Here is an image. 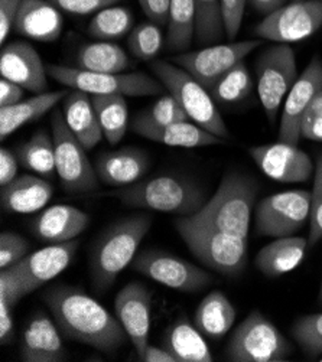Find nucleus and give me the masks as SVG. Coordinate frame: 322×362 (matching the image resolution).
<instances>
[{"mask_svg": "<svg viewBox=\"0 0 322 362\" xmlns=\"http://www.w3.org/2000/svg\"><path fill=\"white\" fill-rule=\"evenodd\" d=\"M44 300L61 334L104 354H113L127 341L122 323L83 288L59 284L48 288Z\"/></svg>", "mask_w": 322, "mask_h": 362, "instance_id": "obj_1", "label": "nucleus"}, {"mask_svg": "<svg viewBox=\"0 0 322 362\" xmlns=\"http://www.w3.org/2000/svg\"><path fill=\"white\" fill-rule=\"evenodd\" d=\"M151 226V215L137 214L109 226L97 237L90 252V274L98 293L109 291L119 274L134 260Z\"/></svg>", "mask_w": 322, "mask_h": 362, "instance_id": "obj_2", "label": "nucleus"}, {"mask_svg": "<svg viewBox=\"0 0 322 362\" xmlns=\"http://www.w3.org/2000/svg\"><path fill=\"white\" fill-rule=\"evenodd\" d=\"M105 195L117 198L129 208L159 211L178 216L195 215L207 202L205 192L198 184L178 175L155 176Z\"/></svg>", "mask_w": 322, "mask_h": 362, "instance_id": "obj_3", "label": "nucleus"}, {"mask_svg": "<svg viewBox=\"0 0 322 362\" xmlns=\"http://www.w3.org/2000/svg\"><path fill=\"white\" fill-rule=\"evenodd\" d=\"M258 189L252 177L230 172L223 177L217 192L191 216L211 228L247 238Z\"/></svg>", "mask_w": 322, "mask_h": 362, "instance_id": "obj_4", "label": "nucleus"}, {"mask_svg": "<svg viewBox=\"0 0 322 362\" xmlns=\"http://www.w3.org/2000/svg\"><path fill=\"white\" fill-rule=\"evenodd\" d=\"M175 228L192 255L208 269L236 277L247 266V238L198 223L192 216H178Z\"/></svg>", "mask_w": 322, "mask_h": 362, "instance_id": "obj_5", "label": "nucleus"}, {"mask_svg": "<svg viewBox=\"0 0 322 362\" xmlns=\"http://www.w3.org/2000/svg\"><path fill=\"white\" fill-rule=\"evenodd\" d=\"M156 80L180 103L188 119L204 130L222 139L229 137V129L219 112L209 91L191 74L173 62L156 59L151 64Z\"/></svg>", "mask_w": 322, "mask_h": 362, "instance_id": "obj_6", "label": "nucleus"}, {"mask_svg": "<svg viewBox=\"0 0 322 362\" xmlns=\"http://www.w3.org/2000/svg\"><path fill=\"white\" fill-rule=\"evenodd\" d=\"M291 342L263 313L253 310L233 332L226 356L234 362H282L292 354Z\"/></svg>", "mask_w": 322, "mask_h": 362, "instance_id": "obj_7", "label": "nucleus"}, {"mask_svg": "<svg viewBox=\"0 0 322 362\" xmlns=\"http://www.w3.org/2000/svg\"><path fill=\"white\" fill-rule=\"evenodd\" d=\"M47 71L59 84L84 91L90 95L119 94L125 97H145L163 94L166 91L159 80L143 74V72L100 74V72H90L62 65H50Z\"/></svg>", "mask_w": 322, "mask_h": 362, "instance_id": "obj_8", "label": "nucleus"}, {"mask_svg": "<svg viewBox=\"0 0 322 362\" xmlns=\"http://www.w3.org/2000/svg\"><path fill=\"white\" fill-rule=\"evenodd\" d=\"M52 140L55 148L57 175L68 194H87L98 188L100 179L87 149L69 130L62 112L55 110L51 117Z\"/></svg>", "mask_w": 322, "mask_h": 362, "instance_id": "obj_9", "label": "nucleus"}, {"mask_svg": "<svg viewBox=\"0 0 322 362\" xmlns=\"http://www.w3.org/2000/svg\"><path fill=\"white\" fill-rule=\"evenodd\" d=\"M258 94L268 119L273 123L282 103L298 80L295 52L288 44L268 48L258 59Z\"/></svg>", "mask_w": 322, "mask_h": 362, "instance_id": "obj_10", "label": "nucleus"}, {"mask_svg": "<svg viewBox=\"0 0 322 362\" xmlns=\"http://www.w3.org/2000/svg\"><path fill=\"white\" fill-rule=\"evenodd\" d=\"M132 267L148 279L184 293L201 292L214 281L212 276L201 267L159 250L136 255Z\"/></svg>", "mask_w": 322, "mask_h": 362, "instance_id": "obj_11", "label": "nucleus"}, {"mask_svg": "<svg viewBox=\"0 0 322 362\" xmlns=\"http://www.w3.org/2000/svg\"><path fill=\"white\" fill-rule=\"evenodd\" d=\"M322 26V0L286 4L266 15L255 28L259 40L291 44L309 38Z\"/></svg>", "mask_w": 322, "mask_h": 362, "instance_id": "obj_12", "label": "nucleus"}, {"mask_svg": "<svg viewBox=\"0 0 322 362\" xmlns=\"http://www.w3.org/2000/svg\"><path fill=\"white\" fill-rule=\"evenodd\" d=\"M311 192L288 191L263 198L256 208V231L266 237H291L309 220Z\"/></svg>", "mask_w": 322, "mask_h": 362, "instance_id": "obj_13", "label": "nucleus"}, {"mask_svg": "<svg viewBox=\"0 0 322 362\" xmlns=\"http://www.w3.org/2000/svg\"><path fill=\"white\" fill-rule=\"evenodd\" d=\"M260 45L262 40L211 45L198 51L176 55L172 58V62L184 68L202 87L209 90L226 72L243 62L250 52Z\"/></svg>", "mask_w": 322, "mask_h": 362, "instance_id": "obj_14", "label": "nucleus"}, {"mask_svg": "<svg viewBox=\"0 0 322 362\" xmlns=\"http://www.w3.org/2000/svg\"><path fill=\"white\" fill-rule=\"evenodd\" d=\"M248 153L266 176L282 184L306 182L315 173L311 158L298 144L277 141L255 146Z\"/></svg>", "mask_w": 322, "mask_h": 362, "instance_id": "obj_15", "label": "nucleus"}, {"mask_svg": "<svg viewBox=\"0 0 322 362\" xmlns=\"http://www.w3.org/2000/svg\"><path fill=\"white\" fill-rule=\"evenodd\" d=\"M322 91V58L315 55L298 77L282 107L279 141L298 144L301 137V120L315 95Z\"/></svg>", "mask_w": 322, "mask_h": 362, "instance_id": "obj_16", "label": "nucleus"}, {"mask_svg": "<svg viewBox=\"0 0 322 362\" xmlns=\"http://www.w3.org/2000/svg\"><path fill=\"white\" fill-rule=\"evenodd\" d=\"M115 312L133 344L137 359H140L149 345L152 313V296L149 291L137 281L126 284L116 296Z\"/></svg>", "mask_w": 322, "mask_h": 362, "instance_id": "obj_17", "label": "nucleus"}, {"mask_svg": "<svg viewBox=\"0 0 322 362\" xmlns=\"http://www.w3.org/2000/svg\"><path fill=\"white\" fill-rule=\"evenodd\" d=\"M80 247V241L71 240L59 244H50L38 251L32 252L11 269L21 276L32 292L37 291L42 284L55 279L73 262Z\"/></svg>", "mask_w": 322, "mask_h": 362, "instance_id": "obj_18", "label": "nucleus"}, {"mask_svg": "<svg viewBox=\"0 0 322 362\" xmlns=\"http://www.w3.org/2000/svg\"><path fill=\"white\" fill-rule=\"evenodd\" d=\"M0 74L2 78L13 81L35 94L45 93L48 88V71L32 45L16 41L4 45L0 52Z\"/></svg>", "mask_w": 322, "mask_h": 362, "instance_id": "obj_19", "label": "nucleus"}, {"mask_svg": "<svg viewBox=\"0 0 322 362\" xmlns=\"http://www.w3.org/2000/svg\"><path fill=\"white\" fill-rule=\"evenodd\" d=\"M61 331L47 315H35L26 325L21 342L25 362H61L67 359Z\"/></svg>", "mask_w": 322, "mask_h": 362, "instance_id": "obj_20", "label": "nucleus"}, {"mask_svg": "<svg viewBox=\"0 0 322 362\" xmlns=\"http://www.w3.org/2000/svg\"><path fill=\"white\" fill-rule=\"evenodd\" d=\"M100 182L123 188L133 185L149 169V156L137 148H122L100 155L94 163Z\"/></svg>", "mask_w": 322, "mask_h": 362, "instance_id": "obj_21", "label": "nucleus"}, {"mask_svg": "<svg viewBox=\"0 0 322 362\" xmlns=\"http://www.w3.org/2000/svg\"><path fill=\"white\" fill-rule=\"evenodd\" d=\"M90 223V216L80 208L54 205L44 209L33 220L32 230L41 241L59 244L76 240Z\"/></svg>", "mask_w": 322, "mask_h": 362, "instance_id": "obj_22", "label": "nucleus"}, {"mask_svg": "<svg viewBox=\"0 0 322 362\" xmlns=\"http://www.w3.org/2000/svg\"><path fill=\"white\" fill-rule=\"evenodd\" d=\"M62 15L48 0H22L15 32L38 42H54L62 32Z\"/></svg>", "mask_w": 322, "mask_h": 362, "instance_id": "obj_23", "label": "nucleus"}, {"mask_svg": "<svg viewBox=\"0 0 322 362\" xmlns=\"http://www.w3.org/2000/svg\"><path fill=\"white\" fill-rule=\"evenodd\" d=\"M134 133L172 148H202L224 143V139L204 130L192 122H178L165 126H155L133 120Z\"/></svg>", "mask_w": 322, "mask_h": 362, "instance_id": "obj_24", "label": "nucleus"}, {"mask_svg": "<svg viewBox=\"0 0 322 362\" xmlns=\"http://www.w3.org/2000/svg\"><path fill=\"white\" fill-rule=\"evenodd\" d=\"M54 188L45 179L33 175H18L0 189V202L6 212L33 214L42 209L52 198Z\"/></svg>", "mask_w": 322, "mask_h": 362, "instance_id": "obj_25", "label": "nucleus"}, {"mask_svg": "<svg viewBox=\"0 0 322 362\" xmlns=\"http://www.w3.org/2000/svg\"><path fill=\"white\" fill-rule=\"evenodd\" d=\"M62 116L67 126L87 151L94 149L104 137L100 127L91 97L80 90H74L62 100Z\"/></svg>", "mask_w": 322, "mask_h": 362, "instance_id": "obj_26", "label": "nucleus"}, {"mask_svg": "<svg viewBox=\"0 0 322 362\" xmlns=\"http://www.w3.org/2000/svg\"><path fill=\"white\" fill-rule=\"evenodd\" d=\"M308 245V240L302 237L276 238L258 252L256 266L270 279L280 277L295 270L302 263Z\"/></svg>", "mask_w": 322, "mask_h": 362, "instance_id": "obj_27", "label": "nucleus"}, {"mask_svg": "<svg viewBox=\"0 0 322 362\" xmlns=\"http://www.w3.org/2000/svg\"><path fill=\"white\" fill-rule=\"evenodd\" d=\"M163 346L178 362H211L212 354L201 331L187 317L175 320L163 337Z\"/></svg>", "mask_w": 322, "mask_h": 362, "instance_id": "obj_28", "label": "nucleus"}, {"mask_svg": "<svg viewBox=\"0 0 322 362\" xmlns=\"http://www.w3.org/2000/svg\"><path fill=\"white\" fill-rule=\"evenodd\" d=\"M67 94L65 90L41 93L29 100H22L15 105L0 108V139L5 140L26 123L42 117L62 101Z\"/></svg>", "mask_w": 322, "mask_h": 362, "instance_id": "obj_29", "label": "nucleus"}, {"mask_svg": "<svg viewBox=\"0 0 322 362\" xmlns=\"http://www.w3.org/2000/svg\"><path fill=\"white\" fill-rule=\"evenodd\" d=\"M236 309L219 291L208 293L195 310V327L209 338L224 337L234 325Z\"/></svg>", "mask_w": 322, "mask_h": 362, "instance_id": "obj_30", "label": "nucleus"}, {"mask_svg": "<svg viewBox=\"0 0 322 362\" xmlns=\"http://www.w3.org/2000/svg\"><path fill=\"white\" fill-rule=\"evenodd\" d=\"M76 68L100 74H120L130 65L126 52L116 44L101 41L84 45L76 57Z\"/></svg>", "mask_w": 322, "mask_h": 362, "instance_id": "obj_31", "label": "nucleus"}, {"mask_svg": "<svg viewBox=\"0 0 322 362\" xmlns=\"http://www.w3.org/2000/svg\"><path fill=\"white\" fill-rule=\"evenodd\" d=\"M94 110L105 140L117 144L129 126V108L125 95H91Z\"/></svg>", "mask_w": 322, "mask_h": 362, "instance_id": "obj_32", "label": "nucleus"}, {"mask_svg": "<svg viewBox=\"0 0 322 362\" xmlns=\"http://www.w3.org/2000/svg\"><path fill=\"white\" fill-rule=\"evenodd\" d=\"M16 156L23 168L44 177H52L57 172L54 140L47 130L35 133L16 149Z\"/></svg>", "mask_w": 322, "mask_h": 362, "instance_id": "obj_33", "label": "nucleus"}, {"mask_svg": "<svg viewBox=\"0 0 322 362\" xmlns=\"http://www.w3.org/2000/svg\"><path fill=\"white\" fill-rule=\"evenodd\" d=\"M195 36L194 0H171L166 48L169 51H185Z\"/></svg>", "mask_w": 322, "mask_h": 362, "instance_id": "obj_34", "label": "nucleus"}, {"mask_svg": "<svg viewBox=\"0 0 322 362\" xmlns=\"http://www.w3.org/2000/svg\"><path fill=\"white\" fill-rule=\"evenodd\" d=\"M195 6V40L200 45L219 42L224 29L222 0H194Z\"/></svg>", "mask_w": 322, "mask_h": 362, "instance_id": "obj_35", "label": "nucleus"}, {"mask_svg": "<svg viewBox=\"0 0 322 362\" xmlns=\"http://www.w3.org/2000/svg\"><path fill=\"white\" fill-rule=\"evenodd\" d=\"M253 90V80L244 62L237 64L214 84L208 91L220 104H234L247 98Z\"/></svg>", "mask_w": 322, "mask_h": 362, "instance_id": "obj_36", "label": "nucleus"}, {"mask_svg": "<svg viewBox=\"0 0 322 362\" xmlns=\"http://www.w3.org/2000/svg\"><path fill=\"white\" fill-rule=\"evenodd\" d=\"M133 25V16L129 9L125 8H104L96 13L88 25V33L100 41L119 40Z\"/></svg>", "mask_w": 322, "mask_h": 362, "instance_id": "obj_37", "label": "nucleus"}, {"mask_svg": "<svg viewBox=\"0 0 322 362\" xmlns=\"http://www.w3.org/2000/svg\"><path fill=\"white\" fill-rule=\"evenodd\" d=\"M163 35L156 23H140L127 36L130 52L140 61H152L162 49Z\"/></svg>", "mask_w": 322, "mask_h": 362, "instance_id": "obj_38", "label": "nucleus"}, {"mask_svg": "<svg viewBox=\"0 0 322 362\" xmlns=\"http://www.w3.org/2000/svg\"><path fill=\"white\" fill-rule=\"evenodd\" d=\"M292 337L308 356L322 355V313L299 317L292 327Z\"/></svg>", "mask_w": 322, "mask_h": 362, "instance_id": "obj_39", "label": "nucleus"}, {"mask_svg": "<svg viewBox=\"0 0 322 362\" xmlns=\"http://www.w3.org/2000/svg\"><path fill=\"white\" fill-rule=\"evenodd\" d=\"M134 120L155 126H165L178 122H188L190 119L184 112V108L180 105V103L169 94L162 95L151 108L139 113L134 117Z\"/></svg>", "mask_w": 322, "mask_h": 362, "instance_id": "obj_40", "label": "nucleus"}, {"mask_svg": "<svg viewBox=\"0 0 322 362\" xmlns=\"http://www.w3.org/2000/svg\"><path fill=\"white\" fill-rule=\"evenodd\" d=\"M321 238H322V153L318 155L315 173H314L308 244L314 247L315 244H318Z\"/></svg>", "mask_w": 322, "mask_h": 362, "instance_id": "obj_41", "label": "nucleus"}, {"mask_svg": "<svg viewBox=\"0 0 322 362\" xmlns=\"http://www.w3.org/2000/svg\"><path fill=\"white\" fill-rule=\"evenodd\" d=\"M29 241L13 231L0 235V269H8L28 256Z\"/></svg>", "mask_w": 322, "mask_h": 362, "instance_id": "obj_42", "label": "nucleus"}, {"mask_svg": "<svg viewBox=\"0 0 322 362\" xmlns=\"http://www.w3.org/2000/svg\"><path fill=\"white\" fill-rule=\"evenodd\" d=\"M301 137L322 141V91L315 95L302 116Z\"/></svg>", "mask_w": 322, "mask_h": 362, "instance_id": "obj_43", "label": "nucleus"}, {"mask_svg": "<svg viewBox=\"0 0 322 362\" xmlns=\"http://www.w3.org/2000/svg\"><path fill=\"white\" fill-rule=\"evenodd\" d=\"M55 8L71 15H90L109 8L119 0H48Z\"/></svg>", "mask_w": 322, "mask_h": 362, "instance_id": "obj_44", "label": "nucleus"}, {"mask_svg": "<svg viewBox=\"0 0 322 362\" xmlns=\"http://www.w3.org/2000/svg\"><path fill=\"white\" fill-rule=\"evenodd\" d=\"M248 0H222L224 29H226V35L230 40L236 38L241 28Z\"/></svg>", "mask_w": 322, "mask_h": 362, "instance_id": "obj_45", "label": "nucleus"}, {"mask_svg": "<svg viewBox=\"0 0 322 362\" xmlns=\"http://www.w3.org/2000/svg\"><path fill=\"white\" fill-rule=\"evenodd\" d=\"M22 0H0V42H5L15 26Z\"/></svg>", "mask_w": 322, "mask_h": 362, "instance_id": "obj_46", "label": "nucleus"}, {"mask_svg": "<svg viewBox=\"0 0 322 362\" xmlns=\"http://www.w3.org/2000/svg\"><path fill=\"white\" fill-rule=\"evenodd\" d=\"M140 8L154 23L163 26L168 25L171 0H139Z\"/></svg>", "mask_w": 322, "mask_h": 362, "instance_id": "obj_47", "label": "nucleus"}, {"mask_svg": "<svg viewBox=\"0 0 322 362\" xmlns=\"http://www.w3.org/2000/svg\"><path fill=\"white\" fill-rule=\"evenodd\" d=\"M18 156L9 149L0 151V185H8L18 177Z\"/></svg>", "mask_w": 322, "mask_h": 362, "instance_id": "obj_48", "label": "nucleus"}, {"mask_svg": "<svg viewBox=\"0 0 322 362\" xmlns=\"http://www.w3.org/2000/svg\"><path fill=\"white\" fill-rule=\"evenodd\" d=\"M15 337V322L12 315V306L0 300V344H12Z\"/></svg>", "mask_w": 322, "mask_h": 362, "instance_id": "obj_49", "label": "nucleus"}, {"mask_svg": "<svg viewBox=\"0 0 322 362\" xmlns=\"http://www.w3.org/2000/svg\"><path fill=\"white\" fill-rule=\"evenodd\" d=\"M25 97V88L6 78L0 80V108L21 103Z\"/></svg>", "mask_w": 322, "mask_h": 362, "instance_id": "obj_50", "label": "nucleus"}, {"mask_svg": "<svg viewBox=\"0 0 322 362\" xmlns=\"http://www.w3.org/2000/svg\"><path fill=\"white\" fill-rule=\"evenodd\" d=\"M139 361H145V362H178L176 358L165 346H155V345H148L145 354L142 355V358Z\"/></svg>", "mask_w": 322, "mask_h": 362, "instance_id": "obj_51", "label": "nucleus"}, {"mask_svg": "<svg viewBox=\"0 0 322 362\" xmlns=\"http://www.w3.org/2000/svg\"><path fill=\"white\" fill-rule=\"evenodd\" d=\"M248 4L252 5L259 13L269 15L275 12L276 9L286 5V0H248Z\"/></svg>", "mask_w": 322, "mask_h": 362, "instance_id": "obj_52", "label": "nucleus"}, {"mask_svg": "<svg viewBox=\"0 0 322 362\" xmlns=\"http://www.w3.org/2000/svg\"><path fill=\"white\" fill-rule=\"evenodd\" d=\"M318 303L322 306V280H321V286H319V295H318Z\"/></svg>", "mask_w": 322, "mask_h": 362, "instance_id": "obj_53", "label": "nucleus"}, {"mask_svg": "<svg viewBox=\"0 0 322 362\" xmlns=\"http://www.w3.org/2000/svg\"><path fill=\"white\" fill-rule=\"evenodd\" d=\"M319 361H321V362H322V355H321V359H319Z\"/></svg>", "mask_w": 322, "mask_h": 362, "instance_id": "obj_54", "label": "nucleus"}, {"mask_svg": "<svg viewBox=\"0 0 322 362\" xmlns=\"http://www.w3.org/2000/svg\"><path fill=\"white\" fill-rule=\"evenodd\" d=\"M295 2H301V0H295Z\"/></svg>", "mask_w": 322, "mask_h": 362, "instance_id": "obj_55", "label": "nucleus"}]
</instances>
